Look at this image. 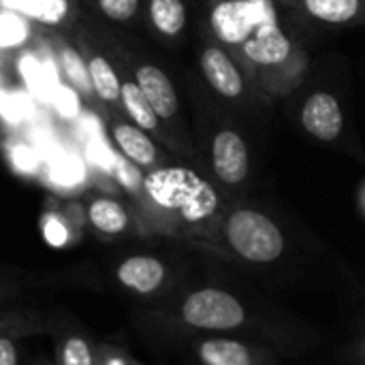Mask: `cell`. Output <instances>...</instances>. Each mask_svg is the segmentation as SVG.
Segmentation results:
<instances>
[{
  "label": "cell",
  "mask_w": 365,
  "mask_h": 365,
  "mask_svg": "<svg viewBox=\"0 0 365 365\" xmlns=\"http://www.w3.org/2000/svg\"><path fill=\"white\" fill-rule=\"evenodd\" d=\"M205 21L265 98H282L302 81L308 56L276 0H207Z\"/></svg>",
  "instance_id": "cell-1"
},
{
  "label": "cell",
  "mask_w": 365,
  "mask_h": 365,
  "mask_svg": "<svg viewBox=\"0 0 365 365\" xmlns=\"http://www.w3.org/2000/svg\"><path fill=\"white\" fill-rule=\"evenodd\" d=\"M143 201L182 231L203 233L220 227L222 201L218 190L188 167L160 165L143 173Z\"/></svg>",
  "instance_id": "cell-2"
},
{
  "label": "cell",
  "mask_w": 365,
  "mask_h": 365,
  "mask_svg": "<svg viewBox=\"0 0 365 365\" xmlns=\"http://www.w3.org/2000/svg\"><path fill=\"white\" fill-rule=\"evenodd\" d=\"M218 233L233 255L255 265L276 263L287 250V240L278 222L255 207L225 212Z\"/></svg>",
  "instance_id": "cell-3"
},
{
  "label": "cell",
  "mask_w": 365,
  "mask_h": 365,
  "mask_svg": "<svg viewBox=\"0 0 365 365\" xmlns=\"http://www.w3.org/2000/svg\"><path fill=\"white\" fill-rule=\"evenodd\" d=\"M180 319L197 331H237L250 321L244 304L216 287L192 291L182 302Z\"/></svg>",
  "instance_id": "cell-4"
},
{
  "label": "cell",
  "mask_w": 365,
  "mask_h": 365,
  "mask_svg": "<svg viewBox=\"0 0 365 365\" xmlns=\"http://www.w3.org/2000/svg\"><path fill=\"white\" fill-rule=\"evenodd\" d=\"M199 68L205 83L225 101H242L255 88L240 62L214 38L201 47Z\"/></svg>",
  "instance_id": "cell-5"
},
{
  "label": "cell",
  "mask_w": 365,
  "mask_h": 365,
  "mask_svg": "<svg viewBox=\"0 0 365 365\" xmlns=\"http://www.w3.org/2000/svg\"><path fill=\"white\" fill-rule=\"evenodd\" d=\"M212 173L225 188H240L250 178V148L233 126H220L210 141Z\"/></svg>",
  "instance_id": "cell-6"
},
{
  "label": "cell",
  "mask_w": 365,
  "mask_h": 365,
  "mask_svg": "<svg viewBox=\"0 0 365 365\" xmlns=\"http://www.w3.org/2000/svg\"><path fill=\"white\" fill-rule=\"evenodd\" d=\"M133 79L156 111V115L173 130L182 124L180 96L171 77L154 62H137L133 68Z\"/></svg>",
  "instance_id": "cell-7"
},
{
  "label": "cell",
  "mask_w": 365,
  "mask_h": 365,
  "mask_svg": "<svg viewBox=\"0 0 365 365\" xmlns=\"http://www.w3.org/2000/svg\"><path fill=\"white\" fill-rule=\"evenodd\" d=\"M284 13L319 26L365 24V0H276Z\"/></svg>",
  "instance_id": "cell-8"
},
{
  "label": "cell",
  "mask_w": 365,
  "mask_h": 365,
  "mask_svg": "<svg viewBox=\"0 0 365 365\" xmlns=\"http://www.w3.org/2000/svg\"><path fill=\"white\" fill-rule=\"evenodd\" d=\"M299 122L304 130L323 143H331L344 133V109L336 94L317 90L306 96L299 109Z\"/></svg>",
  "instance_id": "cell-9"
},
{
  "label": "cell",
  "mask_w": 365,
  "mask_h": 365,
  "mask_svg": "<svg viewBox=\"0 0 365 365\" xmlns=\"http://www.w3.org/2000/svg\"><path fill=\"white\" fill-rule=\"evenodd\" d=\"M120 111L135 126H139L141 130H145L148 135H152L156 141H163L171 150H188L175 137V133L156 115V111L152 109V105L148 103V98L143 96V92L135 83V79L133 77H126V75L122 77V88H120Z\"/></svg>",
  "instance_id": "cell-10"
},
{
  "label": "cell",
  "mask_w": 365,
  "mask_h": 365,
  "mask_svg": "<svg viewBox=\"0 0 365 365\" xmlns=\"http://www.w3.org/2000/svg\"><path fill=\"white\" fill-rule=\"evenodd\" d=\"M109 137L118 148V152L141 171H152L160 167L163 152L156 139L145 130H141L139 126H135L128 118L113 115L109 120Z\"/></svg>",
  "instance_id": "cell-11"
},
{
  "label": "cell",
  "mask_w": 365,
  "mask_h": 365,
  "mask_svg": "<svg viewBox=\"0 0 365 365\" xmlns=\"http://www.w3.org/2000/svg\"><path fill=\"white\" fill-rule=\"evenodd\" d=\"M79 49L88 66V77H90L92 92H94V101L103 103L109 109H120L122 77L115 64L103 51L92 47V43L86 38H79Z\"/></svg>",
  "instance_id": "cell-12"
},
{
  "label": "cell",
  "mask_w": 365,
  "mask_h": 365,
  "mask_svg": "<svg viewBox=\"0 0 365 365\" xmlns=\"http://www.w3.org/2000/svg\"><path fill=\"white\" fill-rule=\"evenodd\" d=\"M118 280L122 287H126L139 295H152L165 284L167 265L156 257L135 255V257H128L120 263Z\"/></svg>",
  "instance_id": "cell-13"
},
{
  "label": "cell",
  "mask_w": 365,
  "mask_h": 365,
  "mask_svg": "<svg viewBox=\"0 0 365 365\" xmlns=\"http://www.w3.org/2000/svg\"><path fill=\"white\" fill-rule=\"evenodd\" d=\"M9 6L30 21L56 32L68 30L79 15L77 0H9Z\"/></svg>",
  "instance_id": "cell-14"
},
{
  "label": "cell",
  "mask_w": 365,
  "mask_h": 365,
  "mask_svg": "<svg viewBox=\"0 0 365 365\" xmlns=\"http://www.w3.org/2000/svg\"><path fill=\"white\" fill-rule=\"evenodd\" d=\"M195 351L203 365H272L263 353L233 338H205Z\"/></svg>",
  "instance_id": "cell-15"
},
{
  "label": "cell",
  "mask_w": 365,
  "mask_h": 365,
  "mask_svg": "<svg viewBox=\"0 0 365 365\" xmlns=\"http://www.w3.org/2000/svg\"><path fill=\"white\" fill-rule=\"evenodd\" d=\"M51 45H53L58 71L62 79L68 83V88L75 90L83 98H94L90 77H88V66H86L79 45H73L68 38H64L62 32H56V36L51 38Z\"/></svg>",
  "instance_id": "cell-16"
},
{
  "label": "cell",
  "mask_w": 365,
  "mask_h": 365,
  "mask_svg": "<svg viewBox=\"0 0 365 365\" xmlns=\"http://www.w3.org/2000/svg\"><path fill=\"white\" fill-rule=\"evenodd\" d=\"M148 21L160 38L178 41L188 24L184 0H148Z\"/></svg>",
  "instance_id": "cell-17"
},
{
  "label": "cell",
  "mask_w": 365,
  "mask_h": 365,
  "mask_svg": "<svg viewBox=\"0 0 365 365\" xmlns=\"http://www.w3.org/2000/svg\"><path fill=\"white\" fill-rule=\"evenodd\" d=\"M86 216L90 225L103 235H120L130 225L128 210L118 199L111 197H94L88 203Z\"/></svg>",
  "instance_id": "cell-18"
},
{
  "label": "cell",
  "mask_w": 365,
  "mask_h": 365,
  "mask_svg": "<svg viewBox=\"0 0 365 365\" xmlns=\"http://www.w3.org/2000/svg\"><path fill=\"white\" fill-rule=\"evenodd\" d=\"M30 19L17 13L15 9L0 11V51L13 49L28 38Z\"/></svg>",
  "instance_id": "cell-19"
},
{
  "label": "cell",
  "mask_w": 365,
  "mask_h": 365,
  "mask_svg": "<svg viewBox=\"0 0 365 365\" xmlns=\"http://www.w3.org/2000/svg\"><path fill=\"white\" fill-rule=\"evenodd\" d=\"M96 9L115 24H128L137 19L141 11V0H94Z\"/></svg>",
  "instance_id": "cell-20"
},
{
  "label": "cell",
  "mask_w": 365,
  "mask_h": 365,
  "mask_svg": "<svg viewBox=\"0 0 365 365\" xmlns=\"http://www.w3.org/2000/svg\"><path fill=\"white\" fill-rule=\"evenodd\" d=\"M62 365H94L92 351L88 342L79 336H73L62 346Z\"/></svg>",
  "instance_id": "cell-21"
},
{
  "label": "cell",
  "mask_w": 365,
  "mask_h": 365,
  "mask_svg": "<svg viewBox=\"0 0 365 365\" xmlns=\"http://www.w3.org/2000/svg\"><path fill=\"white\" fill-rule=\"evenodd\" d=\"M43 235L47 240V244L60 248L68 242V229L64 225V220L56 214H49L43 222Z\"/></svg>",
  "instance_id": "cell-22"
},
{
  "label": "cell",
  "mask_w": 365,
  "mask_h": 365,
  "mask_svg": "<svg viewBox=\"0 0 365 365\" xmlns=\"http://www.w3.org/2000/svg\"><path fill=\"white\" fill-rule=\"evenodd\" d=\"M0 365H17V351L9 338H0Z\"/></svg>",
  "instance_id": "cell-23"
},
{
  "label": "cell",
  "mask_w": 365,
  "mask_h": 365,
  "mask_svg": "<svg viewBox=\"0 0 365 365\" xmlns=\"http://www.w3.org/2000/svg\"><path fill=\"white\" fill-rule=\"evenodd\" d=\"M105 365H126V361H124V359H120V357H111V359H107V361H105Z\"/></svg>",
  "instance_id": "cell-24"
},
{
  "label": "cell",
  "mask_w": 365,
  "mask_h": 365,
  "mask_svg": "<svg viewBox=\"0 0 365 365\" xmlns=\"http://www.w3.org/2000/svg\"><path fill=\"white\" fill-rule=\"evenodd\" d=\"M364 355H365V340H364Z\"/></svg>",
  "instance_id": "cell-25"
}]
</instances>
